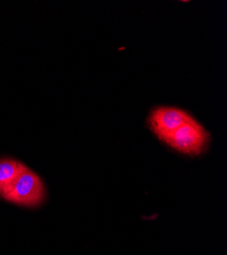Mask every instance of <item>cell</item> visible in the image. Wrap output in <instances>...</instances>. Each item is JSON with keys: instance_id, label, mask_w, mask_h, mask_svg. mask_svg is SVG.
Returning <instances> with one entry per match:
<instances>
[{"instance_id": "obj_1", "label": "cell", "mask_w": 227, "mask_h": 255, "mask_svg": "<svg viewBox=\"0 0 227 255\" xmlns=\"http://www.w3.org/2000/svg\"><path fill=\"white\" fill-rule=\"evenodd\" d=\"M162 142L182 154L198 156L207 149L210 134L193 118Z\"/></svg>"}, {"instance_id": "obj_2", "label": "cell", "mask_w": 227, "mask_h": 255, "mask_svg": "<svg viewBox=\"0 0 227 255\" xmlns=\"http://www.w3.org/2000/svg\"><path fill=\"white\" fill-rule=\"evenodd\" d=\"M45 198L44 182L27 166L2 199L19 206L38 207L44 202Z\"/></svg>"}, {"instance_id": "obj_3", "label": "cell", "mask_w": 227, "mask_h": 255, "mask_svg": "<svg viewBox=\"0 0 227 255\" xmlns=\"http://www.w3.org/2000/svg\"><path fill=\"white\" fill-rule=\"evenodd\" d=\"M192 119L193 117L183 110L172 106H159L149 115L148 126L158 139L163 141Z\"/></svg>"}, {"instance_id": "obj_4", "label": "cell", "mask_w": 227, "mask_h": 255, "mask_svg": "<svg viewBox=\"0 0 227 255\" xmlns=\"http://www.w3.org/2000/svg\"><path fill=\"white\" fill-rule=\"evenodd\" d=\"M27 167L13 158H0V197L3 198Z\"/></svg>"}]
</instances>
